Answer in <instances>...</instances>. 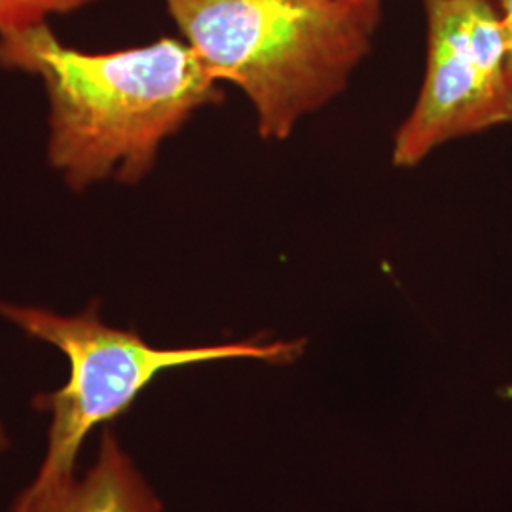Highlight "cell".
<instances>
[{
    "label": "cell",
    "instance_id": "obj_1",
    "mask_svg": "<svg viewBox=\"0 0 512 512\" xmlns=\"http://www.w3.org/2000/svg\"><path fill=\"white\" fill-rule=\"evenodd\" d=\"M0 67L42 80L50 99L48 160L73 190L105 179L139 183L165 139L222 99L220 82L177 38L93 54L38 23L0 35Z\"/></svg>",
    "mask_w": 512,
    "mask_h": 512
},
{
    "label": "cell",
    "instance_id": "obj_8",
    "mask_svg": "<svg viewBox=\"0 0 512 512\" xmlns=\"http://www.w3.org/2000/svg\"><path fill=\"white\" fill-rule=\"evenodd\" d=\"M8 446H10V437H8V431H6L4 423L0 420V454H2V452H6V450H8Z\"/></svg>",
    "mask_w": 512,
    "mask_h": 512
},
{
    "label": "cell",
    "instance_id": "obj_7",
    "mask_svg": "<svg viewBox=\"0 0 512 512\" xmlns=\"http://www.w3.org/2000/svg\"><path fill=\"white\" fill-rule=\"evenodd\" d=\"M351 6H355L357 10L365 12L366 16L382 21V8H384V0H344Z\"/></svg>",
    "mask_w": 512,
    "mask_h": 512
},
{
    "label": "cell",
    "instance_id": "obj_2",
    "mask_svg": "<svg viewBox=\"0 0 512 512\" xmlns=\"http://www.w3.org/2000/svg\"><path fill=\"white\" fill-rule=\"evenodd\" d=\"M217 82L251 101L262 139L285 141L348 88L380 21L344 0H164Z\"/></svg>",
    "mask_w": 512,
    "mask_h": 512
},
{
    "label": "cell",
    "instance_id": "obj_10",
    "mask_svg": "<svg viewBox=\"0 0 512 512\" xmlns=\"http://www.w3.org/2000/svg\"><path fill=\"white\" fill-rule=\"evenodd\" d=\"M505 397H512V387L505 389Z\"/></svg>",
    "mask_w": 512,
    "mask_h": 512
},
{
    "label": "cell",
    "instance_id": "obj_4",
    "mask_svg": "<svg viewBox=\"0 0 512 512\" xmlns=\"http://www.w3.org/2000/svg\"><path fill=\"white\" fill-rule=\"evenodd\" d=\"M425 74L391 160L416 167L454 139L512 124V74L495 0H423Z\"/></svg>",
    "mask_w": 512,
    "mask_h": 512
},
{
    "label": "cell",
    "instance_id": "obj_6",
    "mask_svg": "<svg viewBox=\"0 0 512 512\" xmlns=\"http://www.w3.org/2000/svg\"><path fill=\"white\" fill-rule=\"evenodd\" d=\"M95 0H0V35L25 29L55 14H67Z\"/></svg>",
    "mask_w": 512,
    "mask_h": 512
},
{
    "label": "cell",
    "instance_id": "obj_9",
    "mask_svg": "<svg viewBox=\"0 0 512 512\" xmlns=\"http://www.w3.org/2000/svg\"><path fill=\"white\" fill-rule=\"evenodd\" d=\"M12 512H27L21 505H18V503H14V509H12Z\"/></svg>",
    "mask_w": 512,
    "mask_h": 512
},
{
    "label": "cell",
    "instance_id": "obj_3",
    "mask_svg": "<svg viewBox=\"0 0 512 512\" xmlns=\"http://www.w3.org/2000/svg\"><path fill=\"white\" fill-rule=\"evenodd\" d=\"M0 317L27 336L59 349L69 363L67 384L35 397V408L50 414L48 442L35 480L23 492L42 499L71 482L84 440L122 416L158 374L181 366L253 359L293 363L304 340L232 342L196 348H154L137 332L105 323L95 306L73 315L0 300Z\"/></svg>",
    "mask_w": 512,
    "mask_h": 512
},
{
    "label": "cell",
    "instance_id": "obj_5",
    "mask_svg": "<svg viewBox=\"0 0 512 512\" xmlns=\"http://www.w3.org/2000/svg\"><path fill=\"white\" fill-rule=\"evenodd\" d=\"M27 512H164L160 499L112 431H105L92 467L42 499L21 494Z\"/></svg>",
    "mask_w": 512,
    "mask_h": 512
}]
</instances>
